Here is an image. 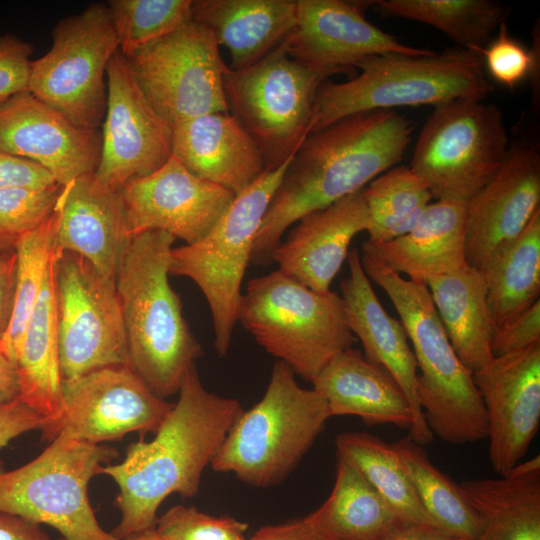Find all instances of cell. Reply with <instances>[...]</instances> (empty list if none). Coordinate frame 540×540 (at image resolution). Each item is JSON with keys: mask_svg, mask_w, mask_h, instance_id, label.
Here are the masks:
<instances>
[{"mask_svg": "<svg viewBox=\"0 0 540 540\" xmlns=\"http://www.w3.org/2000/svg\"><path fill=\"white\" fill-rule=\"evenodd\" d=\"M360 259L368 278L389 297L412 344L418 397L433 435L451 444L486 439V413L472 372L454 351L427 285L367 254Z\"/></svg>", "mask_w": 540, "mask_h": 540, "instance_id": "277c9868", "label": "cell"}, {"mask_svg": "<svg viewBox=\"0 0 540 540\" xmlns=\"http://www.w3.org/2000/svg\"><path fill=\"white\" fill-rule=\"evenodd\" d=\"M372 7L382 17L430 25L457 47L480 54L511 12L491 0H374Z\"/></svg>", "mask_w": 540, "mask_h": 540, "instance_id": "836d02e7", "label": "cell"}, {"mask_svg": "<svg viewBox=\"0 0 540 540\" xmlns=\"http://www.w3.org/2000/svg\"><path fill=\"white\" fill-rule=\"evenodd\" d=\"M330 417L322 395L301 387L294 371L278 360L265 394L238 416L210 465L253 486L277 484L300 462Z\"/></svg>", "mask_w": 540, "mask_h": 540, "instance_id": "8992f818", "label": "cell"}, {"mask_svg": "<svg viewBox=\"0 0 540 540\" xmlns=\"http://www.w3.org/2000/svg\"><path fill=\"white\" fill-rule=\"evenodd\" d=\"M120 540H162V539L159 537V535L153 528V529H150L142 533H139V534H136V535L124 538V539H120Z\"/></svg>", "mask_w": 540, "mask_h": 540, "instance_id": "f5cc1de1", "label": "cell"}, {"mask_svg": "<svg viewBox=\"0 0 540 540\" xmlns=\"http://www.w3.org/2000/svg\"><path fill=\"white\" fill-rule=\"evenodd\" d=\"M55 210L54 250L75 253L114 280L132 237L120 189L82 175L61 186Z\"/></svg>", "mask_w": 540, "mask_h": 540, "instance_id": "603a6c76", "label": "cell"}, {"mask_svg": "<svg viewBox=\"0 0 540 540\" xmlns=\"http://www.w3.org/2000/svg\"><path fill=\"white\" fill-rule=\"evenodd\" d=\"M500 476L459 484L483 520L477 540H540V456Z\"/></svg>", "mask_w": 540, "mask_h": 540, "instance_id": "f1b7e54d", "label": "cell"}, {"mask_svg": "<svg viewBox=\"0 0 540 540\" xmlns=\"http://www.w3.org/2000/svg\"><path fill=\"white\" fill-rule=\"evenodd\" d=\"M54 255L47 267L40 295L27 323L16 360L19 399L50 420L62 411L59 369Z\"/></svg>", "mask_w": 540, "mask_h": 540, "instance_id": "4dcf8cb0", "label": "cell"}, {"mask_svg": "<svg viewBox=\"0 0 540 540\" xmlns=\"http://www.w3.org/2000/svg\"><path fill=\"white\" fill-rule=\"evenodd\" d=\"M495 327L540 300V210L480 270Z\"/></svg>", "mask_w": 540, "mask_h": 540, "instance_id": "d6a6232c", "label": "cell"}, {"mask_svg": "<svg viewBox=\"0 0 540 540\" xmlns=\"http://www.w3.org/2000/svg\"><path fill=\"white\" fill-rule=\"evenodd\" d=\"M296 0H193L192 20L230 54V69L245 68L277 47L294 29Z\"/></svg>", "mask_w": 540, "mask_h": 540, "instance_id": "83f0119b", "label": "cell"}, {"mask_svg": "<svg viewBox=\"0 0 540 540\" xmlns=\"http://www.w3.org/2000/svg\"><path fill=\"white\" fill-rule=\"evenodd\" d=\"M172 155L195 176L235 195L266 171L259 147L230 112L174 124Z\"/></svg>", "mask_w": 540, "mask_h": 540, "instance_id": "d4e9b609", "label": "cell"}, {"mask_svg": "<svg viewBox=\"0 0 540 540\" xmlns=\"http://www.w3.org/2000/svg\"><path fill=\"white\" fill-rule=\"evenodd\" d=\"M118 452L58 436L36 458L0 470V512L56 529L64 540H119L97 521L88 497L90 480Z\"/></svg>", "mask_w": 540, "mask_h": 540, "instance_id": "ba28073f", "label": "cell"}, {"mask_svg": "<svg viewBox=\"0 0 540 540\" xmlns=\"http://www.w3.org/2000/svg\"><path fill=\"white\" fill-rule=\"evenodd\" d=\"M245 540H321L310 527L306 518L279 525L263 526Z\"/></svg>", "mask_w": 540, "mask_h": 540, "instance_id": "681fc988", "label": "cell"}, {"mask_svg": "<svg viewBox=\"0 0 540 540\" xmlns=\"http://www.w3.org/2000/svg\"><path fill=\"white\" fill-rule=\"evenodd\" d=\"M305 518L321 540H383L404 523L360 471L338 456L330 496Z\"/></svg>", "mask_w": 540, "mask_h": 540, "instance_id": "1f68e13d", "label": "cell"}, {"mask_svg": "<svg viewBox=\"0 0 540 540\" xmlns=\"http://www.w3.org/2000/svg\"><path fill=\"white\" fill-rule=\"evenodd\" d=\"M368 241L379 243L408 232L433 198L427 184L409 167L396 165L363 189Z\"/></svg>", "mask_w": 540, "mask_h": 540, "instance_id": "8d00e7d4", "label": "cell"}, {"mask_svg": "<svg viewBox=\"0 0 540 540\" xmlns=\"http://www.w3.org/2000/svg\"><path fill=\"white\" fill-rule=\"evenodd\" d=\"M360 74L342 83L323 82L312 132L360 112L432 105L458 98L484 100L493 90L482 55L454 47L429 55L385 53L356 65Z\"/></svg>", "mask_w": 540, "mask_h": 540, "instance_id": "5b68a950", "label": "cell"}, {"mask_svg": "<svg viewBox=\"0 0 540 540\" xmlns=\"http://www.w3.org/2000/svg\"><path fill=\"white\" fill-rule=\"evenodd\" d=\"M146 97L171 126L210 114L229 113L223 61L212 33L193 20L125 57Z\"/></svg>", "mask_w": 540, "mask_h": 540, "instance_id": "5bb4252c", "label": "cell"}, {"mask_svg": "<svg viewBox=\"0 0 540 540\" xmlns=\"http://www.w3.org/2000/svg\"><path fill=\"white\" fill-rule=\"evenodd\" d=\"M540 210V154L527 142L510 144L493 176L466 204L467 264L481 270Z\"/></svg>", "mask_w": 540, "mask_h": 540, "instance_id": "44dd1931", "label": "cell"}, {"mask_svg": "<svg viewBox=\"0 0 540 540\" xmlns=\"http://www.w3.org/2000/svg\"><path fill=\"white\" fill-rule=\"evenodd\" d=\"M61 185L47 188H0V233L18 238L54 212Z\"/></svg>", "mask_w": 540, "mask_h": 540, "instance_id": "b9f144b4", "label": "cell"}, {"mask_svg": "<svg viewBox=\"0 0 540 540\" xmlns=\"http://www.w3.org/2000/svg\"><path fill=\"white\" fill-rule=\"evenodd\" d=\"M411 133L406 117L382 109L349 115L310 133L272 196L250 263H273L286 230L301 217L364 189L401 162Z\"/></svg>", "mask_w": 540, "mask_h": 540, "instance_id": "6da1fadb", "label": "cell"}, {"mask_svg": "<svg viewBox=\"0 0 540 540\" xmlns=\"http://www.w3.org/2000/svg\"><path fill=\"white\" fill-rule=\"evenodd\" d=\"M175 240L160 230L133 235L114 278L129 364L163 399L179 392L187 373L203 355L169 282Z\"/></svg>", "mask_w": 540, "mask_h": 540, "instance_id": "3957f363", "label": "cell"}, {"mask_svg": "<svg viewBox=\"0 0 540 540\" xmlns=\"http://www.w3.org/2000/svg\"><path fill=\"white\" fill-rule=\"evenodd\" d=\"M236 321L269 354L309 382L356 341L339 294L317 292L280 270L248 281Z\"/></svg>", "mask_w": 540, "mask_h": 540, "instance_id": "52a82bcc", "label": "cell"}, {"mask_svg": "<svg viewBox=\"0 0 540 540\" xmlns=\"http://www.w3.org/2000/svg\"><path fill=\"white\" fill-rule=\"evenodd\" d=\"M119 189L131 236L160 230L186 245L203 239L236 196L195 176L173 155L155 172Z\"/></svg>", "mask_w": 540, "mask_h": 540, "instance_id": "ac0fdd59", "label": "cell"}, {"mask_svg": "<svg viewBox=\"0 0 540 540\" xmlns=\"http://www.w3.org/2000/svg\"><path fill=\"white\" fill-rule=\"evenodd\" d=\"M323 82L294 60L283 42L255 63L225 73L229 112L259 147L266 171L293 157L312 132Z\"/></svg>", "mask_w": 540, "mask_h": 540, "instance_id": "30bf717a", "label": "cell"}, {"mask_svg": "<svg viewBox=\"0 0 540 540\" xmlns=\"http://www.w3.org/2000/svg\"><path fill=\"white\" fill-rule=\"evenodd\" d=\"M0 540H64L52 539L41 525L20 516L0 512Z\"/></svg>", "mask_w": 540, "mask_h": 540, "instance_id": "f907efd6", "label": "cell"}, {"mask_svg": "<svg viewBox=\"0 0 540 540\" xmlns=\"http://www.w3.org/2000/svg\"><path fill=\"white\" fill-rule=\"evenodd\" d=\"M49 423L48 418L19 398L0 403V449L14 438L32 430H42Z\"/></svg>", "mask_w": 540, "mask_h": 540, "instance_id": "bcb514c9", "label": "cell"}, {"mask_svg": "<svg viewBox=\"0 0 540 540\" xmlns=\"http://www.w3.org/2000/svg\"><path fill=\"white\" fill-rule=\"evenodd\" d=\"M486 73L497 83L513 90L530 79L534 107L539 108L540 45L539 27L533 28V45L528 49L514 39L503 22L481 52Z\"/></svg>", "mask_w": 540, "mask_h": 540, "instance_id": "ab89813d", "label": "cell"}, {"mask_svg": "<svg viewBox=\"0 0 540 540\" xmlns=\"http://www.w3.org/2000/svg\"><path fill=\"white\" fill-rule=\"evenodd\" d=\"M383 540H472L430 523L404 522L393 529Z\"/></svg>", "mask_w": 540, "mask_h": 540, "instance_id": "c3c4849f", "label": "cell"}, {"mask_svg": "<svg viewBox=\"0 0 540 540\" xmlns=\"http://www.w3.org/2000/svg\"><path fill=\"white\" fill-rule=\"evenodd\" d=\"M294 29L282 41L287 53L323 80L350 74L362 60L385 53L429 55L434 51L399 42L369 22L373 1L296 0Z\"/></svg>", "mask_w": 540, "mask_h": 540, "instance_id": "e0dca14e", "label": "cell"}, {"mask_svg": "<svg viewBox=\"0 0 540 540\" xmlns=\"http://www.w3.org/2000/svg\"><path fill=\"white\" fill-rule=\"evenodd\" d=\"M16 254L14 249L0 252V341L5 336L14 304Z\"/></svg>", "mask_w": 540, "mask_h": 540, "instance_id": "7dc6e473", "label": "cell"}, {"mask_svg": "<svg viewBox=\"0 0 540 540\" xmlns=\"http://www.w3.org/2000/svg\"><path fill=\"white\" fill-rule=\"evenodd\" d=\"M59 185L53 175L29 159L0 151V188H47Z\"/></svg>", "mask_w": 540, "mask_h": 540, "instance_id": "f6af8a7d", "label": "cell"}, {"mask_svg": "<svg viewBox=\"0 0 540 540\" xmlns=\"http://www.w3.org/2000/svg\"><path fill=\"white\" fill-rule=\"evenodd\" d=\"M178 394L152 440L130 444L122 462L101 470L119 487L114 504L121 518L111 532L119 540L155 528L157 511L171 494L197 495L204 469L243 411L238 400L208 391L196 367Z\"/></svg>", "mask_w": 540, "mask_h": 540, "instance_id": "7a4b0ae2", "label": "cell"}, {"mask_svg": "<svg viewBox=\"0 0 540 540\" xmlns=\"http://www.w3.org/2000/svg\"><path fill=\"white\" fill-rule=\"evenodd\" d=\"M368 226L362 189L301 217L276 248L273 262L303 285L327 292L348 257L351 241Z\"/></svg>", "mask_w": 540, "mask_h": 540, "instance_id": "cb8c5ba5", "label": "cell"}, {"mask_svg": "<svg viewBox=\"0 0 540 540\" xmlns=\"http://www.w3.org/2000/svg\"><path fill=\"white\" fill-rule=\"evenodd\" d=\"M16 239L17 238H13L3 233H0V252L14 249Z\"/></svg>", "mask_w": 540, "mask_h": 540, "instance_id": "db71d44e", "label": "cell"}, {"mask_svg": "<svg viewBox=\"0 0 540 540\" xmlns=\"http://www.w3.org/2000/svg\"><path fill=\"white\" fill-rule=\"evenodd\" d=\"M107 103L95 177L120 188L172 156V128L152 106L119 49L107 67Z\"/></svg>", "mask_w": 540, "mask_h": 540, "instance_id": "2e32d148", "label": "cell"}, {"mask_svg": "<svg viewBox=\"0 0 540 540\" xmlns=\"http://www.w3.org/2000/svg\"><path fill=\"white\" fill-rule=\"evenodd\" d=\"M57 213L37 228L16 239L14 304L9 327L0 350L16 365L24 332L40 295L47 267L54 255Z\"/></svg>", "mask_w": 540, "mask_h": 540, "instance_id": "74e56055", "label": "cell"}, {"mask_svg": "<svg viewBox=\"0 0 540 540\" xmlns=\"http://www.w3.org/2000/svg\"><path fill=\"white\" fill-rule=\"evenodd\" d=\"M509 146L503 113L496 105L458 98L434 107L409 167L433 198L467 204L500 167Z\"/></svg>", "mask_w": 540, "mask_h": 540, "instance_id": "8fae6325", "label": "cell"}, {"mask_svg": "<svg viewBox=\"0 0 540 540\" xmlns=\"http://www.w3.org/2000/svg\"><path fill=\"white\" fill-rule=\"evenodd\" d=\"M54 279L62 382L99 368L130 365L114 280L83 257L56 251Z\"/></svg>", "mask_w": 540, "mask_h": 540, "instance_id": "4fadbf2b", "label": "cell"}, {"mask_svg": "<svg viewBox=\"0 0 540 540\" xmlns=\"http://www.w3.org/2000/svg\"><path fill=\"white\" fill-rule=\"evenodd\" d=\"M416 495L432 521L449 531L477 540L483 520L469 503L460 486L440 471L423 446L410 436L392 443Z\"/></svg>", "mask_w": 540, "mask_h": 540, "instance_id": "d590c367", "label": "cell"}, {"mask_svg": "<svg viewBox=\"0 0 540 540\" xmlns=\"http://www.w3.org/2000/svg\"><path fill=\"white\" fill-rule=\"evenodd\" d=\"M335 445L337 456L353 464L403 522L435 524L392 444L369 433L347 431L337 435Z\"/></svg>", "mask_w": 540, "mask_h": 540, "instance_id": "e575fe53", "label": "cell"}, {"mask_svg": "<svg viewBox=\"0 0 540 540\" xmlns=\"http://www.w3.org/2000/svg\"><path fill=\"white\" fill-rule=\"evenodd\" d=\"M173 404L156 395L130 365H112L62 382L60 416L42 437L90 444L121 440L128 433H155Z\"/></svg>", "mask_w": 540, "mask_h": 540, "instance_id": "9a60e30c", "label": "cell"}, {"mask_svg": "<svg viewBox=\"0 0 540 540\" xmlns=\"http://www.w3.org/2000/svg\"><path fill=\"white\" fill-rule=\"evenodd\" d=\"M466 204L437 200L416 224L394 239L361 246L367 254L407 279L426 284L467 264Z\"/></svg>", "mask_w": 540, "mask_h": 540, "instance_id": "484cf974", "label": "cell"}, {"mask_svg": "<svg viewBox=\"0 0 540 540\" xmlns=\"http://www.w3.org/2000/svg\"><path fill=\"white\" fill-rule=\"evenodd\" d=\"M154 529L162 540H245L248 524L176 505L157 518Z\"/></svg>", "mask_w": 540, "mask_h": 540, "instance_id": "60d3db41", "label": "cell"}, {"mask_svg": "<svg viewBox=\"0 0 540 540\" xmlns=\"http://www.w3.org/2000/svg\"><path fill=\"white\" fill-rule=\"evenodd\" d=\"M540 343V300L495 327L491 339L493 356H500Z\"/></svg>", "mask_w": 540, "mask_h": 540, "instance_id": "ee69618b", "label": "cell"}, {"mask_svg": "<svg viewBox=\"0 0 540 540\" xmlns=\"http://www.w3.org/2000/svg\"><path fill=\"white\" fill-rule=\"evenodd\" d=\"M332 416L352 415L365 424H391L410 430L411 406L395 379L369 362L360 350L335 355L311 382Z\"/></svg>", "mask_w": 540, "mask_h": 540, "instance_id": "4316f807", "label": "cell"}, {"mask_svg": "<svg viewBox=\"0 0 540 540\" xmlns=\"http://www.w3.org/2000/svg\"><path fill=\"white\" fill-rule=\"evenodd\" d=\"M20 385L16 365L0 350V403L19 398Z\"/></svg>", "mask_w": 540, "mask_h": 540, "instance_id": "816d5d0a", "label": "cell"}, {"mask_svg": "<svg viewBox=\"0 0 540 540\" xmlns=\"http://www.w3.org/2000/svg\"><path fill=\"white\" fill-rule=\"evenodd\" d=\"M119 49L107 4L61 19L50 50L31 61L28 91L75 124L99 129L107 103V67Z\"/></svg>", "mask_w": 540, "mask_h": 540, "instance_id": "7c38bea8", "label": "cell"}, {"mask_svg": "<svg viewBox=\"0 0 540 540\" xmlns=\"http://www.w3.org/2000/svg\"><path fill=\"white\" fill-rule=\"evenodd\" d=\"M292 158L276 169L264 171L238 193L203 239L171 250L170 275L191 279L206 298L212 316L213 344L219 356H225L230 348L242 280L255 238Z\"/></svg>", "mask_w": 540, "mask_h": 540, "instance_id": "9c48e42d", "label": "cell"}, {"mask_svg": "<svg viewBox=\"0 0 540 540\" xmlns=\"http://www.w3.org/2000/svg\"><path fill=\"white\" fill-rule=\"evenodd\" d=\"M192 3L193 0L108 1L121 54L129 57L190 23Z\"/></svg>", "mask_w": 540, "mask_h": 540, "instance_id": "f35d334b", "label": "cell"}, {"mask_svg": "<svg viewBox=\"0 0 540 540\" xmlns=\"http://www.w3.org/2000/svg\"><path fill=\"white\" fill-rule=\"evenodd\" d=\"M0 151L36 162L64 186L95 173L101 131L75 124L25 91L0 102Z\"/></svg>", "mask_w": 540, "mask_h": 540, "instance_id": "ffe728a7", "label": "cell"}, {"mask_svg": "<svg viewBox=\"0 0 540 540\" xmlns=\"http://www.w3.org/2000/svg\"><path fill=\"white\" fill-rule=\"evenodd\" d=\"M32 50L14 35L0 36V102L28 91Z\"/></svg>", "mask_w": 540, "mask_h": 540, "instance_id": "7bdbcfd3", "label": "cell"}, {"mask_svg": "<svg viewBox=\"0 0 540 540\" xmlns=\"http://www.w3.org/2000/svg\"><path fill=\"white\" fill-rule=\"evenodd\" d=\"M347 261L349 275L340 283L347 325L360 340L364 357L384 368L402 389L413 412L409 436L417 444L425 446L434 435L420 405L417 364L406 331L401 321L390 316L380 303L363 269L360 253L356 249L351 250Z\"/></svg>", "mask_w": 540, "mask_h": 540, "instance_id": "7402d4cb", "label": "cell"}, {"mask_svg": "<svg viewBox=\"0 0 540 540\" xmlns=\"http://www.w3.org/2000/svg\"><path fill=\"white\" fill-rule=\"evenodd\" d=\"M482 399L489 459L503 475L521 462L540 424V343L494 356L472 372Z\"/></svg>", "mask_w": 540, "mask_h": 540, "instance_id": "d6986e66", "label": "cell"}, {"mask_svg": "<svg viewBox=\"0 0 540 540\" xmlns=\"http://www.w3.org/2000/svg\"><path fill=\"white\" fill-rule=\"evenodd\" d=\"M426 285L457 356L471 372L481 369L494 357L495 329L481 272L466 264Z\"/></svg>", "mask_w": 540, "mask_h": 540, "instance_id": "f546056e", "label": "cell"}]
</instances>
